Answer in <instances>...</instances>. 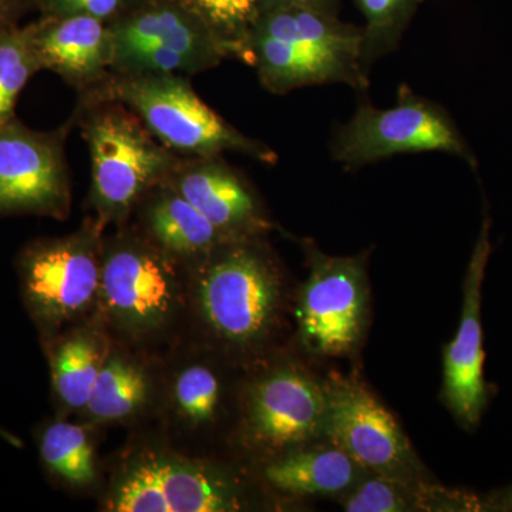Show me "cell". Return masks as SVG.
I'll use <instances>...</instances> for the list:
<instances>
[{
    "label": "cell",
    "instance_id": "603a6c76",
    "mask_svg": "<svg viewBox=\"0 0 512 512\" xmlns=\"http://www.w3.org/2000/svg\"><path fill=\"white\" fill-rule=\"evenodd\" d=\"M423 0H355L365 18L362 43V66L392 52L399 45L404 30Z\"/></svg>",
    "mask_w": 512,
    "mask_h": 512
},
{
    "label": "cell",
    "instance_id": "cb8c5ba5",
    "mask_svg": "<svg viewBox=\"0 0 512 512\" xmlns=\"http://www.w3.org/2000/svg\"><path fill=\"white\" fill-rule=\"evenodd\" d=\"M227 47L231 59L247 63V43L262 0H180Z\"/></svg>",
    "mask_w": 512,
    "mask_h": 512
},
{
    "label": "cell",
    "instance_id": "6da1fadb",
    "mask_svg": "<svg viewBox=\"0 0 512 512\" xmlns=\"http://www.w3.org/2000/svg\"><path fill=\"white\" fill-rule=\"evenodd\" d=\"M363 30L340 22L332 10L281 6L259 13L249 33L247 64L274 94L323 83L367 87Z\"/></svg>",
    "mask_w": 512,
    "mask_h": 512
},
{
    "label": "cell",
    "instance_id": "f546056e",
    "mask_svg": "<svg viewBox=\"0 0 512 512\" xmlns=\"http://www.w3.org/2000/svg\"><path fill=\"white\" fill-rule=\"evenodd\" d=\"M0 437H2L3 440L9 441V443L13 444V446H22V443H20L18 437L13 436V434H10L9 431H6L3 429V427H0Z\"/></svg>",
    "mask_w": 512,
    "mask_h": 512
},
{
    "label": "cell",
    "instance_id": "44dd1931",
    "mask_svg": "<svg viewBox=\"0 0 512 512\" xmlns=\"http://www.w3.org/2000/svg\"><path fill=\"white\" fill-rule=\"evenodd\" d=\"M40 458L53 476L70 485H87L96 477L94 451L83 427L53 421L37 437Z\"/></svg>",
    "mask_w": 512,
    "mask_h": 512
},
{
    "label": "cell",
    "instance_id": "9c48e42d",
    "mask_svg": "<svg viewBox=\"0 0 512 512\" xmlns=\"http://www.w3.org/2000/svg\"><path fill=\"white\" fill-rule=\"evenodd\" d=\"M173 261L140 235L121 234L103 247L99 296L113 322L143 333L170 318L178 298Z\"/></svg>",
    "mask_w": 512,
    "mask_h": 512
},
{
    "label": "cell",
    "instance_id": "d6986e66",
    "mask_svg": "<svg viewBox=\"0 0 512 512\" xmlns=\"http://www.w3.org/2000/svg\"><path fill=\"white\" fill-rule=\"evenodd\" d=\"M104 362L103 343L92 333H73L56 343L50 370L57 400L69 409H84Z\"/></svg>",
    "mask_w": 512,
    "mask_h": 512
},
{
    "label": "cell",
    "instance_id": "83f0119b",
    "mask_svg": "<svg viewBox=\"0 0 512 512\" xmlns=\"http://www.w3.org/2000/svg\"><path fill=\"white\" fill-rule=\"evenodd\" d=\"M35 9L33 0H0V32L20 26L22 19Z\"/></svg>",
    "mask_w": 512,
    "mask_h": 512
},
{
    "label": "cell",
    "instance_id": "ffe728a7",
    "mask_svg": "<svg viewBox=\"0 0 512 512\" xmlns=\"http://www.w3.org/2000/svg\"><path fill=\"white\" fill-rule=\"evenodd\" d=\"M148 393L150 383L140 367L123 357H109L84 409L93 420H124L144 406Z\"/></svg>",
    "mask_w": 512,
    "mask_h": 512
},
{
    "label": "cell",
    "instance_id": "2e32d148",
    "mask_svg": "<svg viewBox=\"0 0 512 512\" xmlns=\"http://www.w3.org/2000/svg\"><path fill=\"white\" fill-rule=\"evenodd\" d=\"M488 254L490 242L485 222L468 266L460 329L444 355V397L458 419L467 424L477 423L485 400L480 305Z\"/></svg>",
    "mask_w": 512,
    "mask_h": 512
},
{
    "label": "cell",
    "instance_id": "8992f818",
    "mask_svg": "<svg viewBox=\"0 0 512 512\" xmlns=\"http://www.w3.org/2000/svg\"><path fill=\"white\" fill-rule=\"evenodd\" d=\"M101 228L90 221L72 235L36 239L20 251L22 298L43 335L79 316L99 295Z\"/></svg>",
    "mask_w": 512,
    "mask_h": 512
},
{
    "label": "cell",
    "instance_id": "ac0fdd59",
    "mask_svg": "<svg viewBox=\"0 0 512 512\" xmlns=\"http://www.w3.org/2000/svg\"><path fill=\"white\" fill-rule=\"evenodd\" d=\"M367 473L335 443L293 448L265 468L266 481L276 490L305 497L345 495Z\"/></svg>",
    "mask_w": 512,
    "mask_h": 512
},
{
    "label": "cell",
    "instance_id": "7a4b0ae2",
    "mask_svg": "<svg viewBox=\"0 0 512 512\" xmlns=\"http://www.w3.org/2000/svg\"><path fill=\"white\" fill-rule=\"evenodd\" d=\"M72 117L92 157L90 201L96 221L101 227L126 221L144 195L167 180L181 156L120 101L83 93Z\"/></svg>",
    "mask_w": 512,
    "mask_h": 512
},
{
    "label": "cell",
    "instance_id": "5bb4252c",
    "mask_svg": "<svg viewBox=\"0 0 512 512\" xmlns=\"http://www.w3.org/2000/svg\"><path fill=\"white\" fill-rule=\"evenodd\" d=\"M164 183L228 238H258L272 228L247 181L221 156L180 157Z\"/></svg>",
    "mask_w": 512,
    "mask_h": 512
},
{
    "label": "cell",
    "instance_id": "52a82bcc",
    "mask_svg": "<svg viewBox=\"0 0 512 512\" xmlns=\"http://www.w3.org/2000/svg\"><path fill=\"white\" fill-rule=\"evenodd\" d=\"M424 151H441L476 165V158L446 111L406 86L400 87L396 106L390 109L360 104L332 144L333 157L349 170L397 154Z\"/></svg>",
    "mask_w": 512,
    "mask_h": 512
},
{
    "label": "cell",
    "instance_id": "3957f363",
    "mask_svg": "<svg viewBox=\"0 0 512 512\" xmlns=\"http://www.w3.org/2000/svg\"><path fill=\"white\" fill-rule=\"evenodd\" d=\"M87 93L120 101L177 156L211 157L232 151L264 164L278 161L271 147L222 119L181 74L113 73Z\"/></svg>",
    "mask_w": 512,
    "mask_h": 512
},
{
    "label": "cell",
    "instance_id": "5b68a950",
    "mask_svg": "<svg viewBox=\"0 0 512 512\" xmlns=\"http://www.w3.org/2000/svg\"><path fill=\"white\" fill-rule=\"evenodd\" d=\"M116 74H197L231 59L211 29L180 0H146L109 23Z\"/></svg>",
    "mask_w": 512,
    "mask_h": 512
},
{
    "label": "cell",
    "instance_id": "4fadbf2b",
    "mask_svg": "<svg viewBox=\"0 0 512 512\" xmlns=\"http://www.w3.org/2000/svg\"><path fill=\"white\" fill-rule=\"evenodd\" d=\"M328 393L308 373L282 367L249 392L245 433L269 453H286L325 436Z\"/></svg>",
    "mask_w": 512,
    "mask_h": 512
},
{
    "label": "cell",
    "instance_id": "277c9868",
    "mask_svg": "<svg viewBox=\"0 0 512 512\" xmlns=\"http://www.w3.org/2000/svg\"><path fill=\"white\" fill-rule=\"evenodd\" d=\"M198 303L211 332L228 345L261 342L279 308V278L258 238L234 239L200 259Z\"/></svg>",
    "mask_w": 512,
    "mask_h": 512
},
{
    "label": "cell",
    "instance_id": "484cf974",
    "mask_svg": "<svg viewBox=\"0 0 512 512\" xmlns=\"http://www.w3.org/2000/svg\"><path fill=\"white\" fill-rule=\"evenodd\" d=\"M174 399L184 419L207 423L214 419L220 403V382L208 367H187L175 380Z\"/></svg>",
    "mask_w": 512,
    "mask_h": 512
},
{
    "label": "cell",
    "instance_id": "f1b7e54d",
    "mask_svg": "<svg viewBox=\"0 0 512 512\" xmlns=\"http://www.w3.org/2000/svg\"><path fill=\"white\" fill-rule=\"evenodd\" d=\"M330 3H332V0H262L261 12L291 5L312 6V8L332 10L330 9Z\"/></svg>",
    "mask_w": 512,
    "mask_h": 512
},
{
    "label": "cell",
    "instance_id": "e0dca14e",
    "mask_svg": "<svg viewBox=\"0 0 512 512\" xmlns=\"http://www.w3.org/2000/svg\"><path fill=\"white\" fill-rule=\"evenodd\" d=\"M144 234L173 258H204L234 239L222 234L183 195L167 183L158 184L138 202ZM137 205V207H138Z\"/></svg>",
    "mask_w": 512,
    "mask_h": 512
},
{
    "label": "cell",
    "instance_id": "7c38bea8",
    "mask_svg": "<svg viewBox=\"0 0 512 512\" xmlns=\"http://www.w3.org/2000/svg\"><path fill=\"white\" fill-rule=\"evenodd\" d=\"M326 393L325 436L370 473L416 484L419 463L399 424L382 403L355 380H333Z\"/></svg>",
    "mask_w": 512,
    "mask_h": 512
},
{
    "label": "cell",
    "instance_id": "9a60e30c",
    "mask_svg": "<svg viewBox=\"0 0 512 512\" xmlns=\"http://www.w3.org/2000/svg\"><path fill=\"white\" fill-rule=\"evenodd\" d=\"M40 67L56 73L79 92L110 79L113 36L110 25L90 16H40L29 23Z\"/></svg>",
    "mask_w": 512,
    "mask_h": 512
},
{
    "label": "cell",
    "instance_id": "30bf717a",
    "mask_svg": "<svg viewBox=\"0 0 512 512\" xmlns=\"http://www.w3.org/2000/svg\"><path fill=\"white\" fill-rule=\"evenodd\" d=\"M114 512H229L242 508L237 481L227 474L161 454L137 458L107 503Z\"/></svg>",
    "mask_w": 512,
    "mask_h": 512
},
{
    "label": "cell",
    "instance_id": "d4e9b609",
    "mask_svg": "<svg viewBox=\"0 0 512 512\" xmlns=\"http://www.w3.org/2000/svg\"><path fill=\"white\" fill-rule=\"evenodd\" d=\"M412 485L367 473L345 494L343 507L349 512H402L413 510L419 495L410 493Z\"/></svg>",
    "mask_w": 512,
    "mask_h": 512
},
{
    "label": "cell",
    "instance_id": "4316f807",
    "mask_svg": "<svg viewBox=\"0 0 512 512\" xmlns=\"http://www.w3.org/2000/svg\"><path fill=\"white\" fill-rule=\"evenodd\" d=\"M43 16H90L111 23L146 0H33Z\"/></svg>",
    "mask_w": 512,
    "mask_h": 512
},
{
    "label": "cell",
    "instance_id": "ba28073f",
    "mask_svg": "<svg viewBox=\"0 0 512 512\" xmlns=\"http://www.w3.org/2000/svg\"><path fill=\"white\" fill-rule=\"evenodd\" d=\"M74 119L33 130L15 117L0 126V218L37 215L64 220L72 205L66 140Z\"/></svg>",
    "mask_w": 512,
    "mask_h": 512
},
{
    "label": "cell",
    "instance_id": "7402d4cb",
    "mask_svg": "<svg viewBox=\"0 0 512 512\" xmlns=\"http://www.w3.org/2000/svg\"><path fill=\"white\" fill-rule=\"evenodd\" d=\"M42 72L30 26L0 32V126L15 119L16 103L36 73Z\"/></svg>",
    "mask_w": 512,
    "mask_h": 512
},
{
    "label": "cell",
    "instance_id": "8fae6325",
    "mask_svg": "<svg viewBox=\"0 0 512 512\" xmlns=\"http://www.w3.org/2000/svg\"><path fill=\"white\" fill-rule=\"evenodd\" d=\"M366 316L362 259L311 252V274L303 285L298 309L305 348L319 356L350 355L362 340Z\"/></svg>",
    "mask_w": 512,
    "mask_h": 512
}]
</instances>
